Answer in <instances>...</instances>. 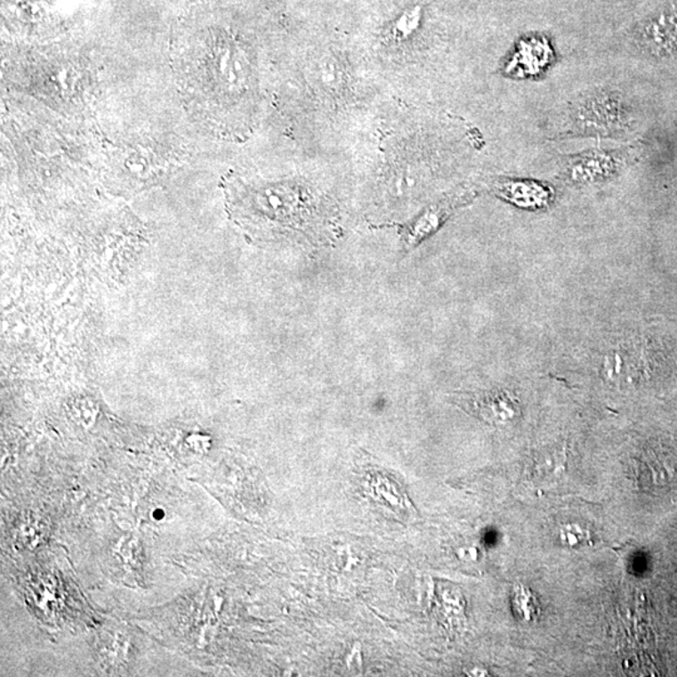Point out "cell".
Returning a JSON list of instances; mask_svg holds the SVG:
<instances>
[{
	"label": "cell",
	"instance_id": "obj_4",
	"mask_svg": "<svg viewBox=\"0 0 677 677\" xmlns=\"http://www.w3.org/2000/svg\"><path fill=\"white\" fill-rule=\"evenodd\" d=\"M474 406L484 419L491 423H507L517 415L516 400L505 393L484 395L474 401Z\"/></svg>",
	"mask_w": 677,
	"mask_h": 677
},
{
	"label": "cell",
	"instance_id": "obj_1",
	"mask_svg": "<svg viewBox=\"0 0 677 677\" xmlns=\"http://www.w3.org/2000/svg\"><path fill=\"white\" fill-rule=\"evenodd\" d=\"M228 197L236 223L256 240L302 238L318 246L332 238L329 204L304 186L238 180L230 186Z\"/></svg>",
	"mask_w": 677,
	"mask_h": 677
},
{
	"label": "cell",
	"instance_id": "obj_5",
	"mask_svg": "<svg viewBox=\"0 0 677 677\" xmlns=\"http://www.w3.org/2000/svg\"><path fill=\"white\" fill-rule=\"evenodd\" d=\"M496 189L502 197L507 198L514 204L531 205L538 206L548 200V192L541 186L531 182H514V181H502L496 185Z\"/></svg>",
	"mask_w": 677,
	"mask_h": 677
},
{
	"label": "cell",
	"instance_id": "obj_6",
	"mask_svg": "<svg viewBox=\"0 0 677 677\" xmlns=\"http://www.w3.org/2000/svg\"><path fill=\"white\" fill-rule=\"evenodd\" d=\"M572 174L578 180H593L596 177L603 176L611 173L614 167L612 158L606 157L603 155H591L588 157L580 159L577 164L574 165Z\"/></svg>",
	"mask_w": 677,
	"mask_h": 677
},
{
	"label": "cell",
	"instance_id": "obj_2",
	"mask_svg": "<svg viewBox=\"0 0 677 677\" xmlns=\"http://www.w3.org/2000/svg\"><path fill=\"white\" fill-rule=\"evenodd\" d=\"M214 47L205 44L182 56V77L187 93L197 104L226 103V97L246 92L250 79V64L246 54L226 43Z\"/></svg>",
	"mask_w": 677,
	"mask_h": 677
},
{
	"label": "cell",
	"instance_id": "obj_3",
	"mask_svg": "<svg viewBox=\"0 0 677 677\" xmlns=\"http://www.w3.org/2000/svg\"><path fill=\"white\" fill-rule=\"evenodd\" d=\"M448 207H431L421 214L415 222L408 223L401 230V241L406 251L415 247L419 242L424 240L431 232L439 228L440 223L448 214Z\"/></svg>",
	"mask_w": 677,
	"mask_h": 677
},
{
	"label": "cell",
	"instance_id": "obj_8",
	"mask_svg": "<svg viewBox=\"0 0 677 677\" xmlns=\"http://www.w3.org/2000/svg\"><path fill=\"white\" fill-rule=\"evenodd\" d=\"M532 594L529 593V591H523L522 588L514 597V608H516L520 617L526 618V620H529L532 618V615L536 614V601H532Z\"/></svg>",
	"mask_w": 677,
	"mask_h": 677
},
{
	"label": "cell",
	"instance_id": "obj_7",
	"mask_svg": "<svg viewBox=\"0 0 677 677\" xmlns=\"http://www.w3.org/2000/svg\"><path fill=\"white\" fill-rule=\"evenodd\" d=\"M421 18V8L409 9L401 15L399 20L395 21L393 28H391V36L395 41H406L418 28Z\"/></svg>",
	"mask_w": 677,
	"mask_h": 677
}]
</instances>
